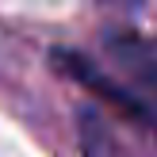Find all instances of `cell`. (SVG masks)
Returning a JSON list of instances; mask_svg holds the SVG:
<instances>
[{
    "mask_svg": "<svg viewBox=\"0 0 157 157\" xmlns=\"http://www.w3.org/2000/svg\"><path fill=\"white\" fill-rule=\"evenodd\" d=\"M54 65H61L77 84H84V88H88L96 100H104V104L119 107L127 119H134V123H153V104H146L138 92L123 88L119 81L104 77L88 58H81V54H73V50H54Z\"/></svg>",
    "mask_w": 157,
    "mask_h": 157,
    "instance_id": "cell-1",
    "label": "cell"
},
{
    "mask_svg": "<svg viewBox=\"0 0 157 157\" xmlns=\"http://www.w3.org/2000/svg\"><path fill=\"white\" fill-rule=\"evenodd\" d=\"M111 54L130 69V77H134L138 88L150 92V104H157V58L150 50H142L138 42H127V38H123V42L111 38ZM153 111H157V107H153Z\"/></svg>",
    "mask_w": 157,
    "mask_h": 157,
    "instance_id": "cell-2",
    "label": "cell"
}]
</instances>
